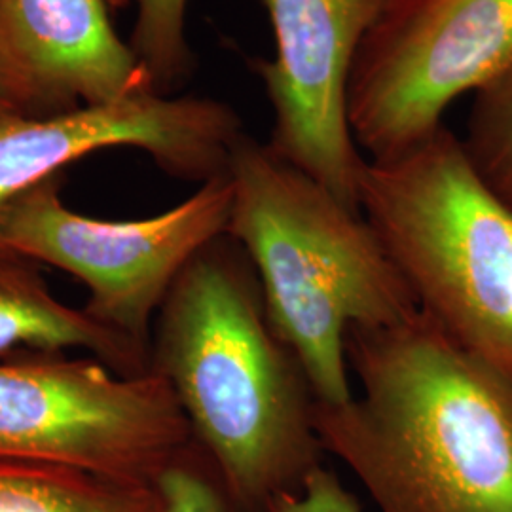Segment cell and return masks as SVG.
<instances>
[{
  "label": "cell",
  "mask_w": 512,
  "mask_h": 512,
  "mask_svg": "<svg viewBox=\"0 0 512 512\" xmlns=\"http://www.w3.org/2000/svg\"><path fill=\"white\" fill-rule=\"evenodd\" d=\"M346 357L357 391L315 431L378 512H512V380L420 310L353 327Z\"/></svg>",
  "instance_id": "1"
},
{
  "label": "cell",
  "mask_w": 512,
  "mask_h": 512,
  "mask_svg": "<svg viewBox=\"0 0 512 512\" xmlns=\"http://www.w3.org/2000/svg\"><path fill=\"white\" fill-rule=\"evenodd\" d=\"M150 372L171 387L236 512H268L325 465L317 395L230 234L205 243L165 296Z\"/></svg>",
  "instance_id": "2"
},
{
  "label": "cell",
  "mask_w": 512,
  "mask_h": 512,
  "mask_svg": "<svg viewBox=\"0 0 512 512\" xmlns=\"http://www.w3.org/2000/svg\"><path fill=\"white\" fill-rule=\"evenodd\" d=\"M226 234L255 266L277 334L304 366L317 401L353 397L346 338L420 310L363 211L243 133L230 154Z\"/></svg>",
  "instance_id": "3"
},
{
  "label": "cell",
  "mask_w": 512,
  "mask_h": 512,
  "mask_svg": "<svg viewBox=\"0 0 512 512\" xmlns=\"http://www.w3.org/2000/svg\"><path fill=\"white\" fill-rule=\"evenodd\" d=\"M361 211L425 313L512 380V207L440 128L401 156L366 160Z\"/></svg>",
  "instance_id": "4"
},
{
  "label": "cell",
  "mask_w": 512,
  "mask_h": 512,
  "mask_svg": "<svg viewBox=\"0 0 512 512\" xmlns=\"http://www.w3.org/2000/svg\"><path fill=\"white\" fill-rule=\"evenodd\" d=\"M65 175L23 192L0 211V241L73 275L88 289L82 306L107 329L147 349L156 315L188 260L226 232L232 209L228 173L200 184L156 217L101 220L69 209Z\"/></svg>",
  "instance_id": "5"
},
{
  "label": "cell",
  "mask_w": 512,
  "mask_h": 512,
  "mask_svg": "<svg viewBox=\"0 0 512 512\" xmlns=\"http://www.w3.org/2000/svg\"><path fill=\"white\" fill-rule=\"evenodd\" d=\"M511 65L512 0H385L351 65V135L372 162L401 156Z\"/></svg>",
  "instance_id": "6"
},
{
  "label": "cell",
  "mask_w": 512,
  "mask_h": 512,
  "mask_svg": "<svg viewBox=\"0 0 512 512\" xmlns=\"http://www.w3.org/2000/svg\"><path fill=\"white\" fill-rule=\"evenodd\" d=\"M192 442L164 378H124L95 357L0 361V458L156 482Z\"/></svg>",
  "instance_id": "7"
},
{
  "label": "cell",
  "mask_w": 512,
  "mask_h": 512,
  "mask_svg": "<svg viewBox=\"0 0 512 512\" xmlns=\"http://www.w3.org/2000/svg\"><path fill=\"white\" fill-rule=\"evenodd\" d=\"M384 2L264 0L275 55L255 61L274 114L268 148L357 211L366 160L349 129V73Z\"/></svg>",
  "instance_id": "8"
},
{
  "label": "cell",
  "mask_w": 512,
  "mask_h": 512,
  "mask_svg": "<svg viewBox=\"0 0 512 512\" xmlns=\"http://www.w3.org/2000/svg\"><path fill=\"white\" fill-rule=\"evenodd\" d=\"M243 122L209 97L143 92L112 103L0 124V211L84 156L137 148L169 177L203 184L228 173Z\"/></svg>",
  "instance_id": "9"
},
{
  "label": "cell",
  "mask_w": 512,
  "mask_h": 512,
  "mask_svg": "<svg viewBox=\"0 0 512 512\" xmlns=\"http://www.w3.org/2000/svg\"><path fill=\"white\" fill-rule=\"evenodd\" d=\"M128 2L0 0V35L50 114L154 92L112 23Z\"/></svg>",
  "instance_id": "10"
},
{
  "label": "cell",
  "mask_w": 512,
  "mask_h": 512,
  "mask_svg": "<svg viewBox=\"0 0 512 512\" xmlns=\"http://www.w3.org/2000/svg\"><path fill=\"white\" fill-rule=\"evenodd\" d=\"M86 351L124 378L150 372V353L57 300L42 264L0 241V361Z\"/></svg>",
  "instance_id": "11"
},
{
  "label": "cell",
  "mask_w": 512,
  "mask_h": 512,
  "mask_svg": "<svg viewBox=\"0 0 512 512\" xmlns=\"http://www.w3.org/2000/svg\"><path fill=\"white\" fill-rule=\"evenodd\" d=\"M0 512H164V497L156 482L0 458Z\"/></svg>",
  "instance_id": "12"
},
{
  "label": "cell",
  "mask_w": 512,
  "mask_h": 512,
  "mask_svg": "<svg viewBox=\"0 0 512 512\" xmlns=\"http://www.w3.org/2000/svg\"><path fill=\"white\" fill-rule=\"evenodd\" d=\"M461 145L482 183L512 207V65L476 90Z\"/></svg>",
  "instance_id": "13"
},
{
  "label": "cell",
  "mask_w": 512,
  "mask_h": 512,
  "mask_svg": "<svg viewBox=\"0 0 512 512\" xmlns=\"http://www.w3.org/2000/svg\"><path fill=\"white\" fill-rule=\"evenodd\" d=\"M137 16L129 37L152 90L169 95L196 71V54L186 37L188 0H133Z\"/></svg>",
  "instance_id": "14"
},
{
  "label": "cell",
  "mask_w": 512,
  "mask_h": 512,
  "mask_svg": "<svg viewBox=\"0 0 512 512\" xmlns=\"http://www.w3.org/2000/svg\"><path fill=\"white\" fill-rule=\"evenodd\" d=\"M156 486L164 512H236L215 463L194 439L165 467Z\"/></svg>",
  "instance_id": "15"
},
{
  "label": "cell",
  "mask_w": 512,
  "mask_h": 512,
  "mask_svg": "<svg viewBox=\"0 0 512 512\" xmlns=\"http://www.w3.org/2000/svg\"><path fill=\"white\" fill-rule=\"evenodd\" d=\"M268 512H363L357 495L351 494L342 478L325 465L306 480L296 494L281 495Z\"/></svg>",
  "instance_id": "16"
},
{
  "label": "cell",
  "mask_w": 512,
  "mask_h": 512,
  "mask_svg": "<svg viewBox=\"0 0 512 512\" xmlns=\"http://www.w3.org/2000/svg\"><path fill=\"white\" fill-rule=\"evenodd\" d=\"M35 116H50V110L0 35V124Z\"/></svg>",
  "instance_id": "17"
}]
</instances>
